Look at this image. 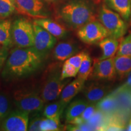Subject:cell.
<instances>
[{
	"instance_id": "cell-33",
	"label": "cell",
	"mask_w": 131,
	"mask_h": 131,
	"mask_svg": "<svg viewBox=\"0 0 131 131\" xmlns=\"http://www.w3.org/2000/svg\"><path fill=\"white\" fill-rule=\"evenodd\" d=\"M67 130H73V131H83V130H94V128L91 126L88 123H84L78 124H69L67 126Z\"/></svg>"
},
{
	"instance_id": "cell-23",
	"label": "cell",
	"mask_w": 131,
	"mask_h": 131,
	"mask_svg": "<svg viewBox=\"0 0 131 131\" xmlns=\"http://www.w3.org/2000/svg\"><path fill=\"white\" fill-rule=\"evenodd\" d=\"M66 107V105L61 100L55 101L46 106L44 109L43 115L48 118L60 119V117Z\"/></svg>"
},
{
	"instance_id": "cell-11",
	"label": "cell",
	"mask_w": 131,
	"mask_h": 131,
	"mask_svg": "<svg viewBox=\"0 0 131 131\" xmlns=\"http://www.w3.org/2000/svg\"><path fill=\"white\" fill-rule=\"evenodd\" d=\"M114 57L95 61L94 68L89 77L95 80L112 81L115 79L117 74L115 68Z\"/></svg>"
},
{
	"instance_id": "cell-30",
	"label": "cell",
	"mask_w": 131,
	"mask_h": 131,
	"mask_svg": "<svg viewBox=\"0 0 131 131\" xmlns=\"http://www.w3.org/2000/svg\"><path fill=\"white\" fill-rule=\"evenodd\" d=\"M9 100L4 94L0 93V120L4 119L10 112Z\"/></svg>"
},
{
	"instance_id": "cell-7",
	"label": "cell",
	"mask_w": 131,
	"mask_h": 131,
	"mask_svg": "<svg viewBox=\"0 0 131 131\" xmlns=\"http://www.w3.org/2000/svg\"><path fill=\"white\" fill-rule=\"evenodd\" d=\"M77 35L81 41L87 45L98 44L109 36L107 29L96 19L90 21L78 29Z\"/></svg>"
},
{
	"instance_id": "cell-10",
	"label": "cell",
	"mask_w": 131,
	"mask_h": 131,
	"mask_svg": "<svg viewBox=\"0 0 131 131\" xmlns=\"http://www.w3.org/2000/svg\"><path fill=\"white\" fill-rule=\"evenodd\" d=\"M16 11L24 15L42 18H47L46 6L42 0H14Z\"/></svg>"
},
{
	"instance_id": "cell-9",
	"label": "cell",
	"mask_w": 131,
	"mask_h": 131,
	"mask_svg": "<svg viewBox=\"0 0 131 131\" xmlns=\"http://www.w3.org/2000/svg\"><path fill=\"white\" fill-rule=\"evenodd\" d=\"M29 113L18 110L10 112L3 119L1 130L4 131L28 130Z\"/></svg>"
},
{
	"instance_id": "cell-29",
	"label": "cell",
	"mask_w": 131,
	"mask_h": 131,
	"mask_svg": "<svg viewBox=\"0 0 131 131\" xmlns=\"http://www.w3.org/2000/svg\"><path fill=\"white\" fill-rule=\"evenodd\" d=\"M116 55L131 57V34L122 39Z\"/></svg>"
},
{
	"instance_id": "cell-36",
	"label": "cell",
	"mask_w": 131,
	"mask_h": 131,
	"mask_svg": "<svg viewBox=\"0 0 131 131\" xmlns=\"http://www.w3.org/2000/svg\"><path fill=\"white\" fill-rule=\"evenodd\" d=\"M126 130L128 131H131V117L129 119L128 123H127V125L126 126Z\"/></svg>"
},
{
	"instance_id": "cell-35",
	"label": "cell",
	"mask_w": 131,
	"mask_h": 131,
	"mask_svg": "<svg viewBox=\"0 0 131 131\" xmlns=\"http://www.w3.org/2000/svg\"><path fill=\"white\" fill-rule=\"evenodd\" d=\"M8 57V51L0 50V72L3 70V67Z\"/></svg>"
},
{
	"instance_id": "cell-25",
	"label": "cell",
	"mask_w": 131,
	"mask_h": 131,
	"mask_svg": "<svg viewBox=\"0 0 131 131\" xmlns=\"http://www.w3.org/2000/svg\"><path fill=\"white\" fill-rule=\"evenodd\" d=\"M16 11L14 0H0V19L9 17Z\"/></svg>"
},
{
	"instance_id": "cell-31",
	"label": "cell",
	"mask_w": 131,
	"mask_h": 131,
	"mask_svg": "<svg viewBox=\"0 0 131 131\" xmlns=\"http://www.w3.org/2000/svg\"><path fill=\"white\" fill-rule=\"evenodd\" d=\"M78 72V70L74 68L73 66L64 62L61 69V78L62 80H66L69 78L75 77L77 76Z\"/></svg>"
},
{
	"instance_id": "cell-17",
	"label": "cell",
	"mask_w": 131,
	"mask_h": 131,
	"mask_svg": "<svg viewBox=\"0 0 131 131\" xmlns=\"http://www.w3.org/2000/svg\"><path fill=\"white\" fill-rule=\"evenodd\" d=\"M104 4L119 14L126 22L131 19L130 0H104Z\"/></svg>"
},
{
	"instance_id": "cell-24",
	"label": "cell",
	"mask_w": 131,
	"mask_h": 131,
	"mask_svg": "<svg viewBox=\"0 0 131 131\" xmlns=\"http://www.w3.org/2000/svg\"><path fill=\"white\" fill-rule=\"evenodd\" d=\"M94 62L89 54L87 53L78 70L77 77L86 81L91 76L94 66Z\"/></svg>"
},
{
	"instance_id": "cell-16",
	"label": "cell",
	"mask_w": 131,
	"mask_h": 131,
	"mask_svg": "<svg viewBox=\"0 0 131 131\" xmlns=\"http://www.w3.org/2000/svg\"><path fill=\"white\" fill-rule=\"evenodd\" d=\"M85 80L77 78L67 85H66L61 92L60 100L66 105H68L70 101L83 89Z\"/></svg>"
},
{
	"instance_id": "cell-34",
	"label": "cell",
	"mask_w": 131,
	"mask_h": 131,
	"mask_svg": "<svg viewBox=\"0 0 131 131\" xmlns=\"http://www.w3.org/2000/svg\"><path fill=\"white\" fill-rule=\"evenodd\" d=\"M43 118L39 117H35L34 118L30 123H29L28 130L30 131H40V124L42 122Z\"/></svg>"
},
{
	"instance_id": "cell-26",
	"label": "cell",
	"mask_w": 131,
	"mask_h": 131,
	"mask_svg": "<svg viewBox=\"0 0 131 131\" xmlns=\"http://www.w3.org/2000/svg\"><path fill=\"white\" fill-rule=\"evenodd\" d=\"M96 110H97V108H96L95 104L89 103L86 109H84V111H83V112L80 115L79 117L73 119L72 122L70 123L69 124H78L87 122L91 118Z\"/></svg>"
},
{
	"instance_id": "cell-27",
	"label": "cell",
	"mask_w": 131,
	"mask_h": 131,
	"mask_svg": "<svg viewBox=\"0 0 131 131\" xmlns=\"http://www.w3.org/2000/svg\"><path fill=\"white\" fill-rule=\"evenodd\" d=\"M105 117L104 113L97 109L87 123L94 128V130H100L104 123Z\"/></svg>"
},
{
	"instance_id": "cell-19",
	"label": "cell",
	"mask_w": 131,
	"mask_h": 131,
	"mask_svg": "<svg viewBox=\"0 0 131 131\" xmlns=\"http://www.w3.org/2000/svg\"><path fill=\"white\" fill-rule=\"evenodd\" d=\"M102 55L98 60H104L115 56L119 46V39L115 38L110 36L105 38L98 42Z\"/></svg>"
},
{
	"instance_id": "cell-39",
	"label": "cell",
	"mask_w": 131,
	"mask_h": 131,
	"mask_svg": "<svg viewBox=\"0 0 131 131\" xmlns=\"http://www.w3.org/2000/svg\"><path fill=\"white\" fill-rule=\"evenodd\" d=\"M130 2H131V0H130Z\"/></svg>"
},
{
	"instance_id": "cell-28",
	"label": "cell",
	"mask_w": 131,
	"mask_h": 131,
	"mask_svg": "<svg viewBox=\"0 0 131 131\" xmlns=\"http://www.w3.org/2000/svg\"><path fill=\"white\" fill-rule=\"evenodd\" d=\"M61 130L60 119L43 118L40 124L41 131H56Z\"/></svg>"
},
{
	"instance_id": "cell-2",
	"label": "cell",
	"mask_w": 131,
	"mask_h": 131,
	"mask_svg": "<svg viewBox=\"0 0 131 131\" xmlns=\"http://www.w3.org/2000/svg\"><path fill=\"white\" fill-rule=\"evenodd\" d=\"M57 14L64 25L74 30L96 19L94 6L88 0H69L58 8Z\"/></svg>"
},
{
	"instance_id": "cell-5",
	"label": "cell",
	"mask_w": 131,
	"mask_h": 131,
	"mask_svg": "<svg viewBox=\"0 0 131 131\" xmlns=\"http://www.w3.org/2000/svg\"><path fill=\"white\" fill-rule=\"evenodd\" d=\"M61 72L58 68H52L44 82L40 94L45 103L57 100L68 84L69 80L61 78Z\"/></svg>"
},
{
	"instance_id": "cell-6",
	"label": "cell",
	"mask_w": 131,
	"mask_h": 131,
	"mask_svg": "<svg viewBox=\"0 0 131 131\" xmlns=\"http://www.w3.org/2000/svg\"><path fill=\"white\" fill-rule=\"evenodd\" d=\"M14 103L19 110L29 114L42 110L45 101L37 91L31 89H19L14 94Z\"/></svg>"
},
{
	"instance_id": "cell-21",
	"label": "cell",
	"mask_w": 131,
	"mask_h": 131,
	"mask_svg": "<svg viewBox=\"0 0 131 131\" xmlns=\"http://www.w3.org/2000/svg\"><path fill=\"white\" fill-rule=\"evenodd\" d=\"M116 72L120 79H123L131 72V57L116 55L114 57Z\"/></svg>"
},
{
	"instance_id": "cell-15",
	"label": "cell",
	"mask_w": 131,
	"mask_h": 131,
	"mask_svg": "<svg viewBox=\"0 0 131 131\" xmlns=\"http://www.w3.org/2000/svg\"><path fill=\"white\" fill-rule=\"evenodd\" d=\"M34 23L40 26L57 39L64 38L68 32L67 29L62 24L47 18H36L34 19Z\"/></svg>"
},
{
	"instance_id": "cell-12",
	"label": "cell",
	"mask_w": 131,
	"mask_h": 131,
	"mask_svg": "<svg viewBox=\"0 0 131 131\" xmlns=\"http://www.w3.org/2000/svg\"><path fill=\"white\" fill-rule=\"evenodd\" d=\"M117 100L118 110V112L125 115L127 117H131V89L124 86H120L113 92Z\"/></svg>"
},
{
	"instance_id": "cell-14",
	"label": "cell",
	"mask_w": 131,
	"mask_h": 131,
	"mask_svg": "<svg viewBox=\"0 0 131 131\" xmlns=\"http://www.w3.org/2000/svg\"><path fill=\"white\" fill-rule=\"evenodd\" d=\"M78 47L72 41L60 42L54 47L53 57L58 61H65L77 53Z\"/></svg>"
},
{
	"instance_id": "cell-20",
	"label": "cell",
	"mask_w": 131,
	"mask_h": 131,
	"mask_svg": "<svg viewBox=\"0 0 131 131\" xmlns=\"http://www.w3.org/2000/svg\"><path fill=\"white\" fill-rule=\"evenodd\" d=\"M96 108L105 115H110L117 112L118 110L117 100L114 93L106 95L98 101Z\"/></svg>"
},
{
	"instance_id": "cell-22",
	"label": "cell",
	"mask_w": 131,
	"mask_h": 131,
	"mask_svg": "<svg viewBox=\"0 0 131 131\" xmlns=\"http://www.w3.org/2000/svg\"><path fill=\"white\" fill-rule=\"evenodd\" d=\"M89 103L88 101L78 100L72 102L67 107L65 113V118L66 122L70 123L73 119L81 115Z\"/></svg>"
},
{
	"instance_id": "cell-18",
	"label": "cell",
	"mask_w": 131,
	"mask_h": 131,
	"mask_svg": "<svg viewBox=\"0 0 131 131\" xmlns=\"http://www.w3.org/2000/svg\"><path fill=\"white\" fill-rule=\"evenodd\" d=\"M11 27L12 22L10 19H0V50L8 51L14 45Z\"/></svg>"
},
{
	"instance_id": "cell-13",
	"label": "cell",
	"mask_w": 131,
	"mask_h": 131,
	"mask_svg": "<svg viewBox=\"0 0 131 131\" xmlns=\"http://www.w3.org/2000/svg\"><path fill=\"white\" fill-rule=\"evenodd\" d=\"M109 87L100 83H92L84 89L83 94L89 103L95 104L109 92Z\"/></svg>"
},
{
	"instance_id": "cell-37",
	"label": "cell",
	"mask_w": 131,
	"mask_h": 131,
	"mask_svg": "<svg viewBox=\"0 0 131 131\" xmlns=\"http://www.w3.org/2000/svg\"><path fill=\"white\" fill-rule=\"evenodd\" d=\"M45 1L48 3H52V2H54V1H56L57 0H45Z\"/></svg>"
},
{
	"instance_id": "cell-4",
	"label": "cell",
	"mask_w": 131,
	"mask_h": 131,
	"mask_svg": "<svg viewBox=\"0 0 131 131\" xmlns=\"http://www.w3.org/2000/svg\"><path fill=\"white\" fill-rule=\"evenodd\" d=\"M11 34L13 44L17 47H33L34 42V25L25 18L16 19L12 23Z\"/></svg>"
},
{
	"instance_id": "cell-3",
	"label": "cell",
	"mask_w": 131,
	"mask_h": 131,
	"mask_svg": "<svg viewBox=\"0 0 131 131\" xmlns=\"http://www.w3.org/2000/svg\"><path fill=\"white\" fill-rule=\"evenodd\" d=\"M97 18L107 29L111 37L121 39L127 32L128 26L126 21L105 4H103L98 9Z\"/></svg>"
},
{
	"instance_id": "cell-8",
	"label": "cell",
	"mask_w": 131,
	"mask_h": 131,
	"mask_svg": "<svg viewBox=\"0 0 131 131\" xmlns=\"http://www.w3.org/2000/svg\"><path fill=\"white\" fill-rule=\"evenodd\" d=\"M33 25L34 30L33 47L45 57L56 46L58 39L40 26L35 23H33Z\"/></svg>"
},
{
	"instance_id": "cell-38",
	"label": "cell",
	"mask_w": 131,
	"mask_h": 131,
	"mask_svg": "<svg viewBox=\"0 0 131 131\" xmlns=\"http://www.w3.org/2000/svg\"><path fill=\"white\" fill-rule=\"evenodd\" d=\"M130 24H131V19H130Z\"/></svg>"
},
{
	"instance_id": "cell-1",
	"label": "cell",
	"mask_w": 131,
	"mask_h": 131,
	"mask_svg": "<svg viewBox=\"0 0 131 131\" xmlns=\"http://www.w3.org/2000/svg\"><path fill=\"white\" fill-rule=\"evenodd\" d=\"M44 56L33 47H15L10 52L2 70L6 81L27 77L41 68Z\"/></svg>"
},
{
	"instance_id": "cell-32",
	"label": "cell",
	"mask_w": 131,
	"mask_h": 131,
	"mask_svg": "<svg viewBox=\"0 0 131 131\" xmlns=\"http://www.w3.org/2000/svg\"><path fill=\"white\" fill-rule=\"evenodd\" d=\"M87 52L84 51L80 52L79 53H76L75 55H73L68 60H66L64 62L70 64V65L73 66L74 68H75L77 70H79V68L81 66L82 61H83V59L86 56Z\"/></svg>"
}]
</instances>
